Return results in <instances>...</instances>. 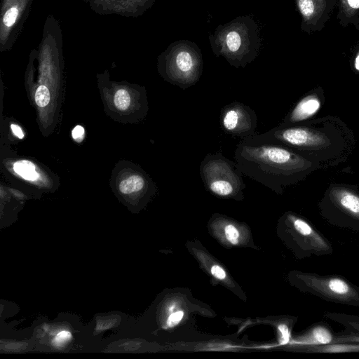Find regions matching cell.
I'll return each mask as SVG.
<instances>
[{"label":"cell","mask_w":359,"mask_h":359,"mask_svg":"<svg viewBox=\"0 0 359 359\" xmlns=\"http://www.w3.org/2000/svg\"><path fill=\"white\" fill-rule=\"evenodd\" d=\"M285 147L317 163L320 169L346 161L354 150L353 132L339 118L327 116L299 123L281 126L242 140Z\"/></svg>","instance_id":"cell-1"},{"label":"cell","mask_w":359,"mask_h":359,"mask_svg":"<svg viewBox=\"0 0 359 359\" xmlns=\"http://www.w3.org/2000/svg\"><path fill=\"white\" fill-rule=\"evenodd\" d=\"M234 159L242 173L281 194L284 189L296 184L320 167L297 152L272 143H252L241 140Z\"/></svg>","instance_id":"cell-2"},{"label":"cell","mask_w":359,"mask_h":359,"mask_svg":"<svg viewBox=\"0 0 359 359\" xmlns=\"http://www.w3.org/2000/svg\"><path fill=\"white\" fill-rule=\"evenodd\" d=\"M213 53L236 68L245 67L257 58L262 39L260 28L250 16H238L217 27L209 35Z\"/></svg>","instance_id":"cell-3"},{"label":"cell","mask_w":359,"mask_h":359,"mask_svg":"<svg viewBox=\"0 0 359 359\" xmlns=\"http://www.w3.org/2000/svg\"><path fill=\"white\" fill-rule=\"evenodd\" d=\"M203 70L201 49L191 41L182 39L174 41L161 56V75L165 81L182 89L195 85L199 81Z\"/></svg>","instance_id":"cell-4"},{"label":"cell","mask_w":359,"mask_h":359,"mask_svg":"<svg viewBox=\"0 0 359 359\" xmlns=\"http://www.w3.org/2000/svg\"><path fill=\"white\" fill-rule=\"evenodd\" d=\"M199 175L205 188L212 194L226 198L243 197V174L236 161L222 153L208 154L200 163Z\"/></svg>","instance_id":"cell-5"},{"label":"cell","mask_w":359,"mask_h":359,"mask_svg":"<svg viewBox=\"0 0 359 359\" xmlns=\"http://www.w3.org/2000/svg\"><path fill=\"white\" fill-rule=\"evenodd\" d=\"M320 216L330 225L359 231V189L353 185L333 183L318 203Z\"/></svg>","instance_id":"cell-6"},{"label":"cell","mask_w":359,"mask_h":359,"mask_svg":"<svg viewBox=\"0 0 359 359\" xmlns=\"http://www.w3.org/2000/svg\"><path fill=\"white\" fill-rule=\"evenodd\" d=\"M294 281L304 292L327 302L359 306V287L343 276L296 272Z\"/></svg>","instance_id":"cell-7"},{"label":"cell","mask_w":359,"mask_h":359,"mask_svg":"<svg viewBox=\"0 0 359 359\" xmlns=\"http://www.w3.org/2000/svg\"><path fill=\"white\" fill-rule=\"evenodd\" d=\"M285 219L292 233L294 248L299 258L333 253L331 242L308 219L290 212Z\"/></svg>","instance_id":"cell-8"},{"label":"cell","mask_w":359,"mask_h":359,"mask_svg":"<svg viewBox=\"0 0 359 359\" xmlns=\"http://www.w3.org/2000/svg\"><path fill=\"white\" fill-rule=\"evenodd\" d=\"M219 123L222 130L228 135L242 140L256 135L257 117L249 106L233 102L220 110Z\"/></svg>","instance_id":"cell-9"},{"label":"cell","mask_w":359,"mask_h":359,"mask_svg":"<svg viewBox=\"0 0 359 359\" xmlns=\"http://www.w3.org/2000/svg\"><path fill=\"white\" fill-rule=\"evenodd\" d=\"M344 342H359V334L347 330L335 332L328 324L319 322L311 325L289 344L297 345L301 348Z\"/></svg>","instance_id":"cell-10"},{"label":"cell","mask_w":359,"mask_h":359,"mask_svg":"<svg viewBox=\"0 0 359 359\" xmlns=\"http://www.w3.org/2000/svg\"><path fill=\"white\" fill-rule=\"evenodd\" d=\"M324 102L323 90L321 88L312 90L294 105L279 125H294L313 118L320 109Z\"/></svg>","instance_id":"cell-11"},{"label":"cell","mask_w":359,"mask_h":359,"mask_svg":"<svg viewBox=\"0 0 359 359\" xmlns=\"http://www.w3.org/2000/svg\"><path fill=\"white\" fill-rule=\"evenodd\" d=\"M121 193L128 194H151L155 190V184L143 171H133L120 180L118 184Z\"/></svg>","instance_id":"cell-12"},{"label":"cell","mask_w":359,"mask_h":359,"mask_svg":"<svg viewBox=\"0 0 359 359\" xmlns=\"http://www.w3.org/2000/svg\"><path fill=\"white\" fill-rule=\"evenodd\" d=\"M306 353H341L359 352V342H344L299 348Z\"/></svg>","instance_id":"cell-13"},{"label":"cell","mask_w":359,"mask_h":359,"mask_svg":"<svg viewBox=\"0 0 359 359\" xmlns=\"http://www.w3.org/2000/svg\"><path fill=\"white\" fill-rule=\"evenodd\" d=\"M323 316L343 326L346 330L359 334V315L326 312Z\"/></svg>","instance_id":"cell-14"},{"label":"cell","mask_w":359,"mask_h":359,"mask_svg":"<svg viewBox=\"0 0 359 359\" xmlns=\"http://www.w3.org/2000/svg\"><path fill=\"white\" fill-rule=\"evenodd\" d=\"M13 170L22 178L29 182H36L40 177L37 168L27 160L16 161L13 165Z\"/></svg>","instance_id":"cell-15"},{"label":"cell","mask_w":359,"mask_h":359,"mask_svg":"<svg viewBox=\"0 0 359 359\" xmlns=\"http://www.w3.org/2000/svg\"><path fill=\"white\" fill-rule=\"evenodd\" d=\"M113 103L118 110H127L131 104L130 93L123 88L116 90L113 95Z\"/></svg>","instance_id":"cell-16"},{"label":"cell","mask_w":359,"mask_h":359,"mask_svg":"<svg viewBox=\"0 0 359 359\" xmlns=\"http://www.w3.org/2000/svg\"><path fill=\"white\" fill-rule=\"evenodd\" d=\"M121 318L118 316H110L100 317L97 320L95 330L97 332L104 331L119 324Z\"/></svg>","instance_id":"cell-17"},{"label":"cell","mask_w":359,"mask_h":359,"mask_svg":"<svg viewBox=\"0 0 359 359\" xmlns=\"http://www.w3.org/2000/svg\"><path fill=\"white\" fill-rule=\"evenodd\" d=\"M34 100L39 107L47 106L50 100V94L48 88L43 86H39L34 94Z\"/></svg>","instance_id":"cell-18"},{"label":"cell","mask_w":359,"mask_h":359,"mask_svg":"<svg viewBox=\"0 0 359 359\" xmlns=\"http://www.w3.org/2000/svg\"><path fill=\"white\" fill-rule=\"evenodd\" d=\"M278 330L280 333L279 343L282 345L289 344L292 338L290 326L285 323L280 324L278 326Z\"/></svg>","instance_id":"cell-19"},{"label":"cell","mask_w":359,"mask_h":359,"mask_svg":"<svg viewBox=\"0 0 359 359\" xmlns=\"http://www.w3.org/2000/svg\"><path fill=\"white\" fill-rule=\"evenodd\" d=\"M225 236L229 243L236 245L238 243L240 233L238 230L233 224H228L224 229Z\"/></svg>","instance_id":"cell-20"},{"label":"cell","mask_w":359,"mask_h":359,"mask_svg":"<svg viewBox=\"0 0 359 359\" xmlns=\"http://www.w3.org/2000/svg\"><path fill=\"white\" fill-rule=\"evenodd\" d=\"M72 338V334L67 330H62L57 333L53 342L56 346H62L66 344Z\"/></svg>","instance_id":"cell-21"},{"label":"cell","mask_w":359,"mask_h":359,"mask_svg":"<svg viewBox=\"0 0 359 359\" xmlns=\"http://www.w3.org/2000/svg\"><path fill=\"white\" fill-rule=\"evenodd\" d=\"M298 6L302 14L305 17L310 16L313 12L314 6L311 0H298Z\"/></svg>","instance_id":"cell-22"},{"label":"cell","mask_w":359,"mask_h":359,"mask_svg":"<svg viewBox=\"0 0 359 359\" xmlns=\"http://www.w3.org/2000/svg\"><path fill=\"white\" fill-rule=\"evenodd\" d=\"M18 13V11L16 8L8 9L4 16V23L8 27L13 25L16 20Z\"/></svg>","instance_id":"cell-23"},{"label":"cell","mask_w":359,"mask_h":359,"mask_svg":"<svg viewBox=\"0 0 359 359\" xmlns=\"http://www.w3.org/2000/svg\"><path fill=\"white\" fill-rule=\"evenodd\" d=\"M183 317H184V311H179L172 313L168 318V320L166 322L168 327H172L177 325L182 320Z\"/></svg>","instance_id":"cell-24"},{"label":"cell","mask_w":359,"mask_h":359,"mask_svg":"<svg viewBox=\"0 0 359 359\" xmlns=\"http://www.w3.org/2000/svg\"><path fill=\"white\" fill-rule=\"evenodd\" d=\"M211 274L218 280H224L226 278V274L225 271L219 265L215 264L210 269Z\"/></svg>","instance_id":"cell-25"},{"label":"cell","mask_w":359,"mask_h":359,"mask_svg":"<svg viewBox=\"0 0 359 359\" xmlns=\"http://www.w3.org/2000/svg\"><path fill=\"white\" fill-rule=\"evenodd\" d=\"M72 137L77 142L83 141L85 136V130L81 126H76L72 130Z\"/></svg>","instance_id":"cell-26"},{"label":"cell","mask_w":359,"mask_h":359,"mask_svg":"<svg viewBox=\"0 0 359 359\" xmlns=\"http://www.w3.org/2000/svg\"><path fill=\"white\" fill-rule=\"evenodd\" d=\"M11 128L13 133V134L20 139H22L24 137V133L21 128L16 124H11Z\"/></svg>","instance_id":"cell-27"},{"label":"cell","mask_w":359,"mask_h":359,"mask_svg":"<svg viewBox=\"0 0 359 359\" xmlns=\"http://www.w3.org/2000/svg\"><path fill=\"white\" fill-rule=\"evenodd\" d=\"M122 346L124 350H127V351H130L132 349L135 348V344L132 342H128V343L124 344H123Z\"/></svg>","instance_id":"cell-28"},{"label":"cell","mask_w":359,"mask_h":359,"mask_svg":"<svg viewBox=\"0 0 359 359\" xmlns=\"http://www.w3.org/2000/svg\"><path fill=\"white\" fill-rule=\"evenodd\" d=\"M349 5L353 8L359 7V0H348Z\"/></svg>","instance_id":"cell-29"},{"label":"cell","mask_w":359,"mask_h":359,"mask_svg":"<svg viewBox=\"0 0 359 359\" xmlns=\"http://www.w3.org/2000/svg\"><path fill=\"white\" fill-rule=\"evenodd\" d=\"M22 346V344H14V343H12V344H9L6 346V348H10V349H13V348H18L19 347H20Z\"/></svg>","instance_id":"cell-30"},{"label":"cell","mask_w":359,"mask_h":359,"mask_svg":"<svg viewBox=\"0 0 359 359\" xmlns=\"http://www.w3.org/2000/svg\"><path fill=\"white\" fill-rule=\"evenodd\" d=\"M355 67L359 71V55L356 57L355 61Z\"/></svg>","instance_id":"cell-31"}]
</instances>
